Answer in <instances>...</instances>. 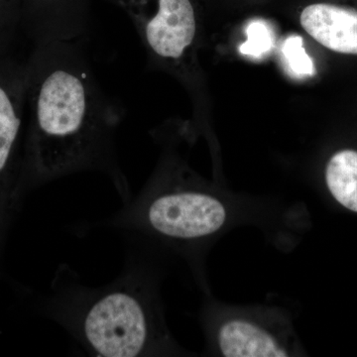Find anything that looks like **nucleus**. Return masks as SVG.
<instances>
[{
	"instance_id": "obj_2",
	"label": "nucleus",
	"mask_w": 357,
	"mask_h": 357,
	"mask_svg": "<svg viewBox=\"0 0 357 357\" xmlns=\"http://www.w3.org/2000/svg\"><path fill=\"white\" fill-rule=\"evenodd\" d=\"M135 273L102 288L76 284L53 296V316L93 356H144L157 344L152 300Z\"/></svg>"
},
{
	"instance_id": "obj_6",
	"label": "nucleus",
	"mask_w": 357,
	"mask_h": 357,
	"mask_svg": "<svg viewBox=\"0 0 357 357\" xmlns=\"http://www.w3.org/2000/svg\"><path fill=\"white\" fill-rule=\"evenodd\" d=\"M305 31L328 50L357 55V10L330 3L307 6L301 13Z\"/></svg>"
},
{
	"instance_id": "obj_4",
	"label": "nucleus",
	"mask_w": 357,
	"mask_h": 357,
	"mask_svg": "<svg viewBox=\"0 0 357 357\" xmlns=\"http://www.w3.org/2000/svg\"><path fill=\"white\" fill-rule=\"evenodd\" d=\"M26 93V61L0 57V210L21 192Z\"/></svg>"
},
{
	"instance_id": "obj_10",
	"label": "nucleus",
	"mask_w": 357,
	"mask_h": 357,
	"mask_svg": "<svg viewBox=\"0 0 357 357\" xmlns=\"http://www.w3.org/2000/svg\"><path fill=\"white\" fill-rule=\"evenodd\" d=\"M283 53L294 72L304 76L312 75L314 65L303 47V39L300 36L289 37L284 43Z\"/></svg>"
},
{
	"instance_id": "obj_9",
	"label": "nucleus",
	"mask_w": 357,
	"mask_h": 357,
	"mask_svg": "<svg viewBox=\"0 0 357 357\" xmlns=\"http://www.w3.org/2000/svg\"><path fill=\"white\" fill-rule=\"evenodd\" d=\"M22 34V0H0V57L13 55Z\"/></svg>"
},
{
	"instance_id": "obj_7",
	"label": "nucleus",
	"mask_w": 357,
	"mask_h": 357,
	"mask_svg": "<svg viewBox=\"0 0 357 357\" xmlns=\"http://www.w3.org/2000/svg\"><path fill=\"white\" fill-rule=\"evenodd\" d=\"M218 349L227 357H284L288 351L276 337L248 319L225 321L218 331Z\"/></svg>"
},
{
	"instance_id": "obj_3",
	"label": "nucleus",
	"mask_w": 357,
	"mask_h": 357,
	"mask_svg": "<svg viewBox=\"0 0 357 357\" xmlns=\"http://www.w3.org/2000/svg\"><path fill=\"white\" fill-rule=\"evenodd\" d=\"M220 199L206 192L182 189L145 190L114 218L116 227L148 231L173 241H192L215 234L227 220Z\"/></svg>"
},
{
	"instance_id": "obj_5",
	"label": "nucleus",
	"mask_w": 357,
	"mask_h": 357,
	"mask_svg": "<svg viewBox=\"0 0 357 357\" xmlns=\"http://www.w3.org/2000/svg\"><path fill=\"white\" fill-rule=\"evenodd\" d=\"M150 55L178 62L197 36V20L191 0H158L151 16L131 15Z\"/></svg>"
},
{
	"instance_id": "obj_11",
	"label": "nucleus",
	"mask_w": 357,
	"mask_h": 357,
	"mask_svg": "<svg viewBox=\"0 0 357 357\" xmlns=\"http://www.w3.org/2000/svg\"><path fill=\"white\" fill-rule=\"evenodd\" d=\"M250 32L248 30V42L241 47V51L245 53L259 54L269 47L268 35L266 32H262L261 25H251Z\"/></svg>"
},
{
	"instance_id": "obj_8",
	"label": "nucleus",
	"mask_w": 357,
	"mask_h": 357,
	"mask_svg": "<svg viewBox=\"0 0 357 357\" xmlns=\"http://www.w3.org/2000/svg\"><path fill=\"white\" fill-rule=\"evenodd\" d=\"M326 182L338 203L357 213V151L342 150L333 155L326 165Z\"/></svg>"
},
{
	"instance_id": "obj_1",
	"label": "nucleus",
	"mask_w": 357,
	"mask_h": 357,
	"mask_svg": "<svg viewBox=\"0 0 357 357\" xmlns=\"http://www.w3.org/2000/svg\"><path fill=\"white\" fill-rule=\"evenodd\" d=\"M86 39L33 44L26 59L27 93L21 191L73 175L107 174L130 199L119 167L116 133L122 105L100 86Z\"/></svg>"
}]
</instances>
